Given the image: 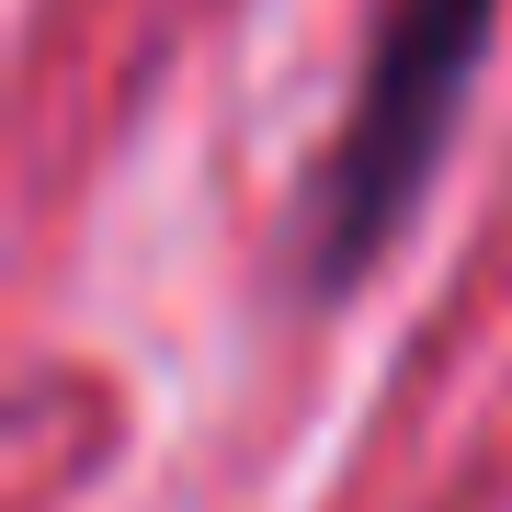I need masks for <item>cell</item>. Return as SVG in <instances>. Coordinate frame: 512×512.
I'll list each match as a JSON object with an SVG mask.
<instances>
[{
	"instance_id": "cell-1",
	"label": "cell",
	"mask_w": 512,
	"mask_h": 512,
	"mask_svg": "<svg viewBox=\"0 0 512 512\" xmlns=\"http://www.w3.org/2000/svg\"><path fill=\"white\" fill-rule=\"evenodd\" d=\"M490 35H501V0H376L353 103L308 183V285L319 296H353L399 251V228L421 217L444 148H456V114L478 92Z\"/></svg>"
}]
</instances>
